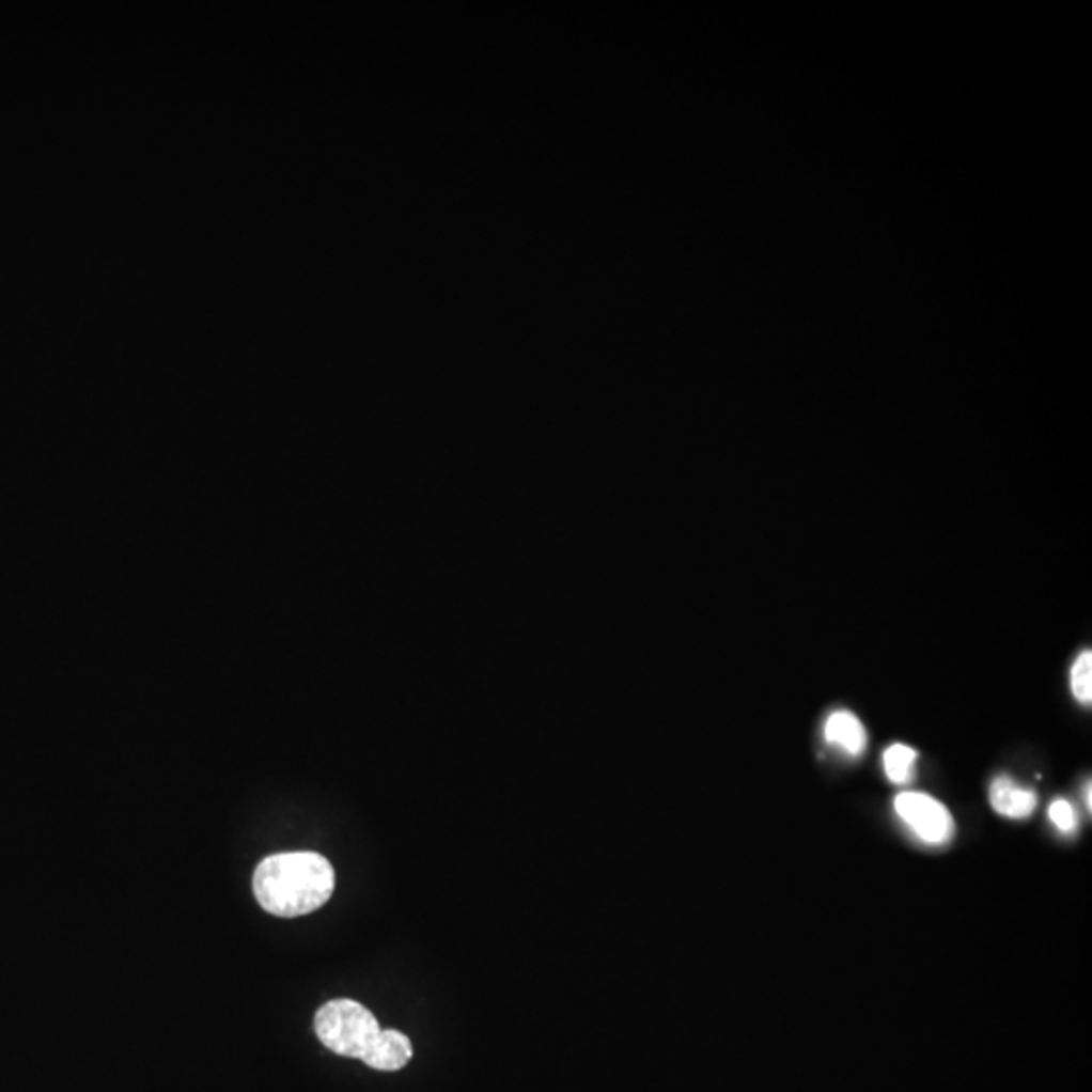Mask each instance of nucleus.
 Wrapping results in <instances>:
<instances>
[{
	"mask_svg": "<svg viewBox=\"0 0 1092 1092\" xmlns=\"http://www.w3.org/2000/svg\"><path fill=\"white\" fill-rule=\"evenodd\" d=\"M1048 815L1052 820L1058 831L1062 833H1074L1078 828V815L1074 811L1073 804L1066 801V799H1056L1050 804V810Z\"/></svg>",
	"mask_w": 1092,
	"mask_h": 1092,
	"instance_id": "nucleus-9",
	"label": "nucleus"
},
{
	"mask_svg": "<svg viewBox=\"0 0 1092 1092\" xmlns=\"http://www.w3.org/2000/svg\"><path fill=\"white\" fill-rule=\"evenodd\" d=\"M414 1056L411 1040L396 1032V1030H380L375 1046L371 1052L364 1056V1064L369 1068L383 1071V1073H395L407 1066V1062Z\"/></svg>",
	"mask_w": 1092,
	"mask_h": 1092,
	"instance_id": "nucleus-5",
	"label": "nucleus"
},
{
	"mask_svg": "<svg viewBox=\"0 0 1092 1092\" xmlns=\"http://www.w3.org/2000/svg\"><path fill=\"white\" fill-rule=\"evenodd\" d=\"M1071 686H1073V695L1078 702L1082 704H1091L1092 702V654L1091 652H1082L1078 659L1074 661L1073 672H1071Z\"/></svg>",
	"mask_w": 1092,
	"mask_h": 1092,
	"instance_id": "nucleus-8",
	"label": "nucleus"
},
{
	"mask_svg": "<svg viewBox=\"0 0 1092 1092\" xmlns=\"http://www.w3.org/2000/svg\"><path fill=\"white\" fill-rule=\"evenodd\" d=\"M989 801L999 815L1010 820H1026L1034 813L1038 806L1036 793L1017 785L1016 781H1012L1005 775L994 779L989 787Z\"/></svg>",
	"mask_w": 1092,
	"mask_h": 1092,
	"instance_id": "nucleus-4",
	"label": "nucleus"
},
{
	"mask_svg": "<svg viewBox=\"0 0 1092 1092\" xmlns=\"http://www.w3.org/2000/svg\"><path fill=\"white\" fill-rule=\"evenodd\" d=\"M337 872L318 852H282L264 858L253 874V894L280 919L306 917L334 894Z\"/></svg>",
	"mask_w": 1092,
	"mask_h": 1092,
	"instance_id": "nucleus-1",
	"label": "nucleus"
},
{
	"mask_svg": "<svg viewBox=\"0 0 1092 1092\" xmlns=\"http://www.w3.org/2000/svg\"><path fill=\"white\" fill-rule=\"evenodd\" d=\"M824 735L829 745L844 749L847 754H862L868 745V735L860 718L847 711H838L826 720Z\"/></svg>",
	"mask_w": 1092,
	"mask_h": 1092,
	"instance_id": "nucleus-6",
	"label": "nucleus"
},
{
	"mask_svg": "<svg viewBox=\"0 0 1092 1092\" xmlns=\"http://www.w3.org/2000/svg\"><path fill=\"white\" fill-rule=\"evenodd\" d=\"M894 810L912 833L931 846L947 844L955 833L951 811L926 793L904 792L894 799Z\"/></svg>",
	"mask_w": 1092,
	"mask_h": 1092,
	"instance_id": "nucleus-3",
	"label": "nucleus"
},
{
	"mask_svg": "<svg viewBox=\"0 0 1092 1092\" xmlns=\"http://www.w3.org/2000/svg\"><path fill=\"white\" fill-rule=\"evenodd\" d=\"M1085 792H1087V808H1089V811H1091L1092 808L1091 783H1087V790H1085Z\"/></svg>",
	"mask_w": 1092,
	"mask_h": 1092,
	"instance_id": "nucleus-10",
	"label": "nucleus"
},
{
	"mask_svg": "<svg viewBox=\"0 0 1092 1092\" xmlns=\"http://www.w3.org/2000/svg\"><path fill=\"white\" fill-rule=\"evenodd\" d=\"M915 763H917V751L906 747V745H892L890 749H886L885 753V771L886 777L896 783V785H904L912 779V771H915Z\"/></svg>",
	"mask_w": 1092,
	"mask_h": 1092,
	"instance_id": "nucleus-7",
	"label": "nucleus"
},
{
	"mask_svg": "<svg viewBox=\"0 0 1092 1092\" xmlns=\"http://www.w3.org/2000/svg\"><path fill=\"white\" fill-rule=\"evenodd\" d=\"M314 1030L322 1044L344 1058L364 1060L375 1046L380 1026L375 1014L355 999L326 1001L314 1017Z\"/></svg>",
	"mask_w": 1092,
	"mask_h": 1092,
	"instance_id": "nucleus-2",
	"label": "nucleus"
}]
</instances>
